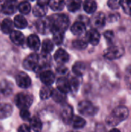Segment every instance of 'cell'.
<instances>
[{
    "label": "cell",
    "mask_w": 131,
    "mask_h": 132,
    "mask_svg": "<svg viewBox=\"0 0 131 132\" xmlns=\"http://www.w3.org/2000/svg\"><path fill=\"white\" fill-rule=\"evenodd\" d=\"M121 6L124 11L131 16V0H122Z\"/></svg>",
    "instance_id": "cell-36"
},
{
    "label": "cell",
    "mask_w": 131,
    "mask_h": 132,
    "mask_svg": "<svg viewBox=\"0 0 131 132\" xmlns=\"http://www.w3.org/2000/svg\"><path fill=\"white\" fill-rule=\"evenodd\" d=\"M90 22L96 28H103L106 22V16L103 12H97L92 17Z\"/></svg>",
    "instance_id": "cell-10"
},
{
    "label": "cell",
    "mask_w": 131,
    "mask_h": 132,
    "mask_svg": "<svg viewBox=\"0 0 131 132\" xmlns=\"http://www.w3.org/2000/svg\"><path fill=\"white\" fill-rule=\"evenodd\" d=\"M78 111L80 114L86 116H93L97 114L98 108L89 101H83L78 105Z\"/></svg>",
    "instance_id": "cell-4"
},
{
    "label": "cell",
    "mask_w": 131,
    "mask_h": 132,
    "mask_svg": "<svg viewBox=\"0 0 131 132\" xmlns=\"http://www.w3.org/2000/svg\"><path fill=\"white\" fill-rule=\"evenodd\" d=\"M54 48V44L50 39H45L42 43V52L44 54H48L53 51Z\"/></svg>",
    "instance_id": "cell-30"
},
{
    "label": "cell",
    "mask_w": 131,
    "mask_h": 132,
    "mask_svg": "<svg viewBox=\"0 0 131 132\" xmlns=\"http://www.w3.org/2000/svg\"><path fill=\"white\" fill-rule=\"evenodd\" d=\"M18 10L22 13V14H28L29 13V12L31 11V5L30 4L25 1V2H22L19 4V5L17 6Z\"/></svg>",
    "instance_id": "cell-33"
},
{
    "label": "cell",
    "mask_w": 131,
    "mask_h": 132,
    "mask_svg": "<svg viewBox=\"0 0 131 132\" xmlns=\"http://www.w3.org/2000/svg\"><path fill=\"white\" fill-rule=\"evenodd\" d=\"M16 1L6 0L2 5V12L6 15H12L16 10Z\"/></svg>",
    "instance_id": "cell-12"
},
{
    "label": "cell",
    "mask_w": 131,
    "mask_h": 132,
    "mask_svg": "<svg viewBox=\"0 0 131 132\" xmlns=\"http://www.w3.org/2000/svg\"><path fill=\"white\" fill-rule=\"evenodd\" d=\"M15 1H16V0H15Z\"/></svg>",
    "instance_id": "cell-48"
},
{
    "label": "cell",
    "mask_w": 131,
    "mask_h": 132,
    "mask_svg": "<svg viewBox=\"0 0 131 132\" xmlns=\"http://www.w3.org/2000/svg\"><path fill=\"white\" fill-rule=\"evenodd\" d=\"M15 82L17 85L23 89H26L31 86V79L25 72H19L15 77Z\"/></svg>",
    "instance_id": "cell-8"
},
{
    "label": "cell",
    "mask_w": 131,
    "mask_h": 132,
    "mask_svg": "<svg viewBox=\"0 0 131 132\" xmlns=\"http://www.w3.org/2000/svg\"><path fill=\"white\" fill-rule=\"evenodd\" d=\"M53 39L54 43L56 45H60L64 39V34L63 33H59V32H56L53 33Z\"/></svg>",
    "instance_id": "cell-37"
},
{
    "label": "cell",
    "mask_w": 131,
    "mask_h": 132,
    "mask_svg": "<svg viewBox=\"0 0 131 132\" xmlns=\"http://www.w3.org/2000/svg\"><path fill=\"white\" fill-rule=\"evenodd\" d=\"M65 0H50L49 7L53 11H61L65 6Z\"/></svg>",
    "instance_id": "cell-28"
},
{
    "label": "cell",
    "mask_w": 131,
    "mask_h": 132,
    "mask_svg": "<svg viewBox=\"0 0 131 132\" xmlns=\"http://www.w3.org/2000/svg\"><path fill=\"white\" fill-rule=\"evenodd\" d=\"M82 5V0H68L66 2L67 9L71 12H75L79 10Z\"/></svg>",
    "instance_id": "cell-23"
},
{
    "label": "cell",
    "mask_w": 131,
    "mask_h": 132,
    "mask_svg": "<svg viewBox=\"0 0 131 132\" xmlns=\"http://www.w3.org/2000/svg\"><path fill=\"white\" fill-rule=\"evenodd\" d=\"M87 41L83 39H77L73 42V46L77 50H84L87 46Z\"/></svg>",
    "instance_id": "cell-34"
},
{
    "label": "cell",
    "mask_w": 131,
    "mask_h": 132,
    "mask_svg": "<svg viewBox=\"0 0 131 132\" xmlns=\"http://www.w3.org/2000/svg\"><path fill=\"white\" fill-rule=\"evenodd\" d=\"M0 90L2 94H4L5 95L9 94L12 90V86L8 81L2 80L0 83Z\"/></svg>",
    "instance_id": "cell-32"
},
{
    "label": "cell",
    "mask_w": 131,
    "mask_h": 132,
    "mask_svg": "<svg viewBox=\"0 0 131 132\" xmlns=\"http://www.w3.org/2000/svg\"><path fill=\"white\" fill-rule=\"evenodd\" d=\"M122 5V0H108L107 5L111 9H117Z\"/></svg>",
    "instance_id": "cell-35"
},
{
    "label": "cell",
    "mask_w": 131,
    "mask_h": 132,
    "mask_svg": "<svg viewBox=\"0 0 131 132\" xmlns=\"http://www.w3.org/2000/svg\"><path fill=\"white\" fill-rule=\"evenodd\" d=\"M27 1H34V0H27Z\"/></svg>",
    "instance_id": "cell-46"
},
{
    "label": "cell",
    "mask_w": 131,
    "mask_h": 132,
    "mask_svg": "<svg viewBox=\"0 0 131 132\" xmlns=\"http://www.w3.org/2000/svg\"><path fill=\"white\" fill-rule=\"evenodd\" d=\"M110 132H120V130H118V129H117V128H113V129H112V130H111Z\"/></svg>",
    "instance_id": "cell-44"
},
{
    "label": "cell",
    "mask_w": 131,
    "mask_h": 132,
    "mask_svg": "<svg viewBox=\"0 0 131 132\" xmlns=\"http://www.w3.org/2000/svg\"><path fill=\"white\" fill-rule=\"evenodd\" d=\"M97 9V4L95 0H85L83 2V9L88 14H93Z\"/></svg>",
    "instance_id": "cell-21"
},
{
    "label": "cell",
    "mask_w": 131,
    "mask_h": 132,
    "mask_svg": "<svg viewBox=\"0 0 131 132\" xmlns=\"http://www.w3.org/2000/svg\"><path fill=\"white\" fill-rule=\"evenodd\" d=\"M128 115L129 111L127 108L124 106H120L113 109L110 115L107 116L106 122L110 126H116L126 120Z\"/></svg>",
    "instance_id": "cell-2"
},
{
    "label": "cell",
    "mask_w": 131,
    "mask_h": 132,
    "mask_svg": "<svg viewBox=\"0 0 131 132\" xmlns=\"http://www.w3.org/2000/svg\"><path fill=\"white\" fill-rule=\"evenodd\" d=\"M41 81L47 86H50L55 81V74L51 70H44L40 73Z\"/></svg>",
    "instance_id": "cell-14"
},
{
    "label": "cell",
    "mask_w": 131,
    "mask_h": 132,
    "mask_svg": "<svg viewBox=\"0 0 131 132\" xmlns=\"http://www.w3.org/2000/svg\"><path fill=\"white\" fill-rule=\"evenodd\" d=\"M36 27L39 32L42 34H46L51 31V22L49 18L42 17L39 18L36 23Z\"/></svg>",
    "instance_id": "cell-7"
},
{
    "label": "cell",
    "mask_w": 131,
    "mask_h": 132,
    "mask_svg": "<svg viewBox=\"0 0 131 132\" xmlns=\"http://www.w3.org/2000/svg\"><path fill=\"white\" fill-rule=\"evenodd\" d=\"M66 94L59 90L58 89L56 90H53V94H52V97L53 99L56 102V103H60L62 104L63 102L66 101Z\"/></svg>",
    "instance_id": "cell-26"
},
{
    "label": "cell",
    "mask_w": 131,
    "mask_h": 132,
    "mask_svg": "<svg viewBox=\"0 0 131 132\" xmlns=\"http://www.w3.org/2000/svg\"><path fill=\"white\" fill-rule=\"evenodd\" d=\"M47 10H48L47 6H43V5H40L36 4L33 8L32 12H33V15L35 16L39 17V18H42V17H44V15L46 14Z\"/></svg>",
    "instance_id": "cell-24"
},
{
    "label": "cell",
    "mask_w": 131,
    "mask_h": 132,
    "mask_svg": "<svg viewBox=\"0 0 131 132\" xmlns=\"http://www.w3.org/2000/svg\"><path fill=\"white\" fill-rule=\"evenodd\" d=\"M20 117L24 121H30V112L28 111V109H22L20 111Z\"/></svg>",
    "instance_id": "cell-39"
},
{
    "label": "cell",
    "mask_w": 131,
    "mask_h": 132,
    "mask_svg": "<svg viewBox=\"0 0 131 132\" xmlns=\"http://www.w3.org/2000/svg\"><path fill=\"white\" fill-rule=\"evenodd\" d=\"M73 117H74V115H73V111L72 107L69 106V105L64 106L61 111V118H62L63 121L66 124H69L70 122H72Z\"/></svg>",
    "instance_id": "cell-11"
},
{
    "label": "cell",
    "mask_w": 131,
    "mask_h": 132,
    "mask_svg": "<svg viewBox=\"0 0 131 132\" xmlns=\"http://www.w3.org/2000/svg\"><path fill=\"white\" fill-rule=\"evenodd\" d=\"M70 83V90L73 92H76L79 88V80L76 78H73L69 81Z\"/></svg>",
    "instance_id": "cell-38"
},
{
    "label": "cell",
    "mask_w": 131,
    "mask_h": 132,
    "mask_svg": "<svg viewBox=\"0 0 131 132\" xmlns=\"http://www.w3.org/2000/svg\"><path fill=\"white\" fill-rule=\"evenodd\" d=\"M27 45L32 50H38L40 47L39 38L36 34H31L27 38Z\"/></svg>",
    "instance_id": "cell-17"
},
{
    "label": "cell",
    "mask_w": 131,
    "mask_h": 132,
    "mask_svg": "<svg viewBox=\"0 0 131 132\" xmlns=\"http://www.w3.org/2000/svg\"><path fill=\"white\" fill-rule=\"evenodd\" d=\"M54 60L57 63L63 65L68 62V60H69V55L66 50L63 49H59L54 54Z\"/></svg>",
    "instance_id": "cell-9"
},
{
    "label": "cell",
    "mask_w": 131,
    "mask_h": 132,
    "mask_svg": "<svg viewBox=\"0 0 131 132\" xmlns=\"http://www.w3.org/2000/svg\"><path fill=\"white\" fill-rule=\"evenodd\" d=\"M86 39L87 42L91 43L93 46H96L99 43L100 39V34L96 29H90L86 32Z\"/></svg>",
    "instance_id": "cell-13"
},
{
    "label": "cell",
    "mask_w": 131,
    "mask_h": 132,
    "mask_svg": "<svg viewBox=\"0 0 131 132\" xmlns=\"http://www.w3.org/2000/svg\"><path fill=\"white\" fill-rule=\"evenodd\" d=\"M2 1H3V0H0V2H2Z\"/></svg>",
    "instance_id": "cell-47"
},
{
    "label": "cell",
    "mask_w": 131,
    "mask_h": 132,
    "mask_svg": "<svg viewBox=\"0 0 131 132\" xmlns=\"http://www.w3.org/2000/svg\"><path fill=\"white\" fill-rule=\"evenodd\" d=\"M30 123V128L32 130H33L35 132H39L42 130V124L41 120L37 117H33L29 121Z\"/></svg>",
    "instance_id": "cell-25"
},
{
    "label": "cell",
    "mask_w": 131,
    "mask_h": 132,
    "mask_svg": "<svg viewBox=\"0 0 131 132\" xmlns=\"http://www.w3.org/2000/svg\"><path fill=\"white\" fill-rule=\"evenodd\" d=\"M14 22L10 19H5L2 21L0 27L1 30L6 34H10L12 32H13L14 28Z\"/></svg>",
    "instance_id": "cell-19"
},
{
    "label": "cell",
    "mask_w": 131,
    "mask_h": 132,
    "mask_svg": "<svg viewBox=\"0 0 131 132\" xmlns=\"http://www.w3.org/2000/svg\"><path fill=\"white\" fill-rule=\"evenodd\" d=\"M128 83H129V86H130V88L131 89V75L129 78V80H128Z\"/></svg>",
    "instance_id": "cell-45"
},
{
    "label": "cell",
    "mask_w": 131,
    "mask_h": 132,
    "mask_svg": "<svg viewBox=\"0 0 131 132\" xmlns=\"http://www.w3.org/2000/svg\"><path fill=\"white\" fill-rule=\"evenodd\" d=\"M70 29L73 34L76 36H80L82 35L86 31V25L83 22L78 21L73 24Z\"/></svg>",
    "instance_id": "cell-18"
},
{
    "label": "cell",
    "mask_w": 131,
    "mask_h": 132,
    "mask_svg": "<svg viewBox=\"0 0 131 132\" xmlns=\"http://www.w3.org/2000/svg\"><path fill=\"white\" fill-rule=\"evenodd\" d=\"M57 89L65 94H67L70 90V83L65 77H59L56 81Z\"/></svg>",
    "instance_id": "cell-16"
},
{
    "label": "cell",
    "mask_w": 131,
    "mask_h": 132,
    "mask_svg": "<svg viewBox=\"0 0 131 132\" xmlns=\"http://www.w3.org/2000/svg\"><path fill=\"white\" fill-rule=\"evenodd\" d=\"M12 111V107L9 104H0V119H5L11 116Z\"/></svg>",
    "instance_id": "cell-20"
},
{
    "label": "cell",
    "mask_w": 131,
    "mask_h": 132,
    "mask_svg": "<svg viewBox=\"0 0 131 132\" xmlns=\"http://www.w3.org/2000/svg\"><path fill=\"white\" fill-rule=\"evenodd\" d=\"M30 131H31L30 126H28L27 125H22L18 128L17 132H30Z\"/></svg>",
    "instance_id": "cell-41"
},
{
    "label": "cell",
    "mask_w": 131,
    "mask_h": 132,
    "mask_svg": "<svg viewBox=\"0 0 131 132\" xmlns=\"http://www.w3.org/2000/svg\"><path fill=\"white\" fill-rule=\"evenodd\" d=\"M10 39L11 41L15 43V45H18V46H22L25 43V36L24 35L19 32V31H16V30H14L13 32H12L10 33Z\"/></svg>",
    "instance_id": "cell-15"
},
{
    "label": "cell",
    "mask_w": 131,
    "mask_h": 132,
    "mask_svg": "<svg viewBox=\"0 0 131 132\" xmlns=\"http://www.w3.org/2000/svg\"><path fill=\"white\" fill-rule=\"evenodd\" d=\"M50 0H37V4L43 6H47V5L49 4Z\"/></svg>",
    "instance_id": "cell-43"
},
{
    "label": "cell",
    "mask_w": 131,
    "mask_h": 132,
    "mask_svg": "<svg viewBox=\"0 0 131 132\" xmlns=\"http://www.w3.org/2000/svg\"><path fill=\"white\" fill-rule=\"evenodd\" d=\"M33 102V97L27 93H19L15 98V105L19 109H28Z\"/></svg>",
    "instance_id": "cell-3"
},
{
    "label": "cell",
    "mask_w": 131,
    "mask_h": 132,
    "mask_svg": "<svg viewBox=\"0 0 131 132\" xmlns=\"http://www.w3.org/2000/svg\"><path fill=\"white\" fill-rule=\"evenodd\" d=\"M57 72L60 74H65L66 72H67V68H66L65 67L63 66H60L57 68Z\"/></svg>",
    "instance_id": "cell-42"
},
{
    "label": "cell",
    "mask_w": 131,
    "mask_h": 132,
    "mask_svg": "<svg viewBox=\"0 0 131 132\" xmlns=\"http://www.w3.org/2000/svg\"><path fill=\"white\" fill-rule=\"evenodd\" d=\"M104 36L108 42H111L114 38V33L111 30H107L104 32Z\"/></svg>",
    "instance_id": "cell-40"
},
{
    "label": "cell",
    "mask_w": 131,
    "mask_h": 132,
    "mask_svg": "<svg viewBox=\"0 0 131 132\" xmlns=\"http://www.w3.org/2000/svg\"><path fill=\"white\" fill-rule=\"evenodd\" d=\"M53 91V90L49 86L45 85V86L42 87L41 88V90H40V92H39L40 98L42 99V100L49 99L50 97H52Z\"/></svg>",
    "instance_id": "cell-29"
},
{
    "label": "cell",
    "mask_w": 131,
    "mask_h": 132,
    "mask_svg": "<svg viewBox=\"0 0 131 132\" xmlns=\"http://www.w3.org/2000/svg\"><path fill=\"white\" fill-rule=\"evenodd\" d=\"M124 53V49L120 46H112L104 51V56L108 60H116Z\"/></svg>",
    "instance_id": "cell-5"
},
{
    "label": "cell",
    "mask_w": 131,
    "mask_h": 132,
    "mask_svg": "<svg viewBox=\"0 0 131 132\" xmlns=\"http://www.w3.org/2000/svg\"><path fill=\"white\" fill-rule=\"evenodd\" d=\"M85 71H86V65L83 62L78 61L75 63L74 65L73 66V72L76 76L80 77L83 75Z\"/></svg>",
    "instance_id": "cell-22"
},
{
    "label": "cell",
    "mask_w": 131,
    "mask_h": 132,
    "mask_svg": "<svg viewBox=\"0 0 131 132\" xmlns=\"http://www.w3.org/2000/svg\"><path fill=\"white\" fill-rule=\"evenodd\" d=\"M27 24L26 19L22 15H18L14 19V25L18 29H25L27 26Z\"/></svg>",
    "instance_id": "cell-27"
},
{
    "label": "cell",
    "mask_w": 131,
    "mask_h": 132,
    "mask_svg": "<svg viewBox=\"0 0 131 132\" xmlns=\"http://www.w3.org/2000/svg\"><path fill=\"white\" fill-rule=\"evenodd\" d=\"M72 122H73V128H76V129L83 128L86 125V121L83 118H81L80 116H77V115H75L73 117Z\"/></svg>",
    "instance_id": "cell-31"
},
{
    "label": "cell",
    "mask_w": 131,
    "mask_h": 132,
    "mask_svg": "<svg viewBox=\"0 0 131 132\" xmlns=\"http://www.w3.org/2000/svg\"><path fill=\"white\" fill-rule=\"evenodd\" d=\"M39 56L36 53H32L23 60L22 66L27 70H35L39 66Z\"/></svg>",
    "instance_id": "cell-6"
},
{
    "label": "cell",
    "mask_w": 131,
    "mask_h": 132,
    "mask_svg": "<svg viewBox=\"0 0 131 132\" xmlns=\"http://www.w3.org/2000/svg\"><path fill=\"white\" fill-rule=\"evenodd\" d=\"M49 18L51 22L52 33L59 32L64 34L69 25V19L68 16L63 13H56L52 15Z\"/></svg>",
    "instance_id": "cell-1"
}]
</instances>
